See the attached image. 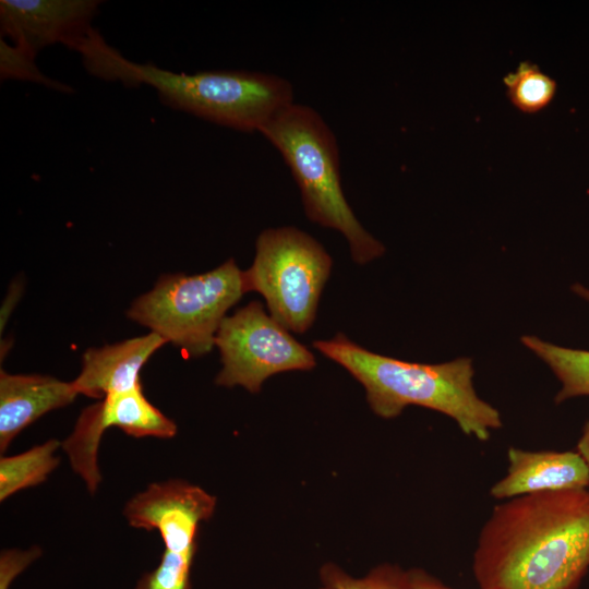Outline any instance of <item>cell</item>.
Returning <instances> with one entry per match:
<instances>
[{
	"instance_id": "603a6c76",
	"label": "cell",
	"mask_w": 589,
	"mask_h": 589,
	"mask_svg": "<svg viewBox=\"0 0 589 589\" xmlns=\"http://www.w3.org/2000/svg\"><path fill=\"white\" fill-rule=\"evenodd\" d=\"M577 453L580 455L589 470V420L586 422L581 437L577 443Z\"/></svg>"
},
{
	"instance_id": "ba28073f",
	"label": "cell",
	"mask_w": 589,
	"mask_h": 589,
	"mask_svg": "<svg viewBox=\"0 0 589 589\" xmlns=\"http://www.w3.org/2000/svg\"><path fill=\"white\" fill-rule=\"evenodd\" d=\"M216 497L202 488L179 479L151 483L132 496L123 516L133 528L156 530L166 550L196 551L201 522L209 519Z\"/></svg>"
},
{
	"instance_id": "7a4b0ae2",
	"label": "cell",
	"mask_w": 589,
	"mask_h": 589,
	"mask_svg": "<svg viewBox=\"0 0 589 589\" xmlns=\"http://www.w3.org/2000/svg\"><path fill=\"white\" fill-rule=\"evenodd\" d=\"M75 51L94 76L127 86L148 85L168 107L238 131L260 133L294 101L291 83L279 75L242 70L188 74L136 63L109 46L97 29Z\"/></svg>"
},
{
	"instance_id": "ac0fdd59",
	"label": "cell",
	"mask_w": 589,
	"mask_h": 589,
	"mask_svg": "<svg viewBox=\"0 0 589 589\" xmlns=\"http://www.w3.org/2000/svg\"><path fill=\"white\" fill-rule=\"evenodd\" d=\"M195 552L165 549L159 564L141 576L135 589H192L191 567Z\"/></svg>"
},
{
	"instance_id": "30bf717a",
	"label": "cell",
	"mask_w": 589,
	"mask_h": 589,
	"mask_svg": "<svg viewBox=\"0 0 589 589\" xmlns=\"http://www.w3.org/2000/svg\"><path fill=\"white\" fill-rule=\"evenodd\" d=\"M507 457L506 476L490 490L494 498L509 500L589 486V470L577 452H532L510 447Z\"/></svg>"
},
{
	"instance_id": "277c9868",
	"label": "cell",
	"mask_w": 589,
	"mask_h": 589,
	"mask_svg": "<svg viewBox=\"0 0 589 589\" xmlns=\"http://www.w3.org/2000/svg\"><path fill=\"white\" fill-rule=\"evenodd\" d=\"M260 133L279 152L297 182L306 217L339 231L352 260L366 264L385 252L348 204L341 187L337 139L312 107L292 103L276 113Z\"/></svg>"
},
{
	"instance_id": "5bb4252c",
	"label": "cell",
	"mask_w": 589,
	"mask_h": 589,
	"mask_svg": "<svg viewBox=\"0 0 589 589\" xmlns=\"http://www.w3.org/2000/svg\"><path fill=\"white\" fill-rule=\"evenodd\" d=\"M58 440L50 438L41 444L12 456L0 458V501L3 502L19 491L45 482L59 466L56 455L61 447Z\"/></svg>"
},
{
	"instance_id": "ffe728a7",
	"label": "cell",
	"mask_w": 589,
	"mask_h": 589,
	"mask_svg": "<svg viewBox=\"0 0 589 589\" xmlns=\"http://www.w3.org/2000/svg\"><path fill=\"white\" fill-rule=\"evenodd\" d=\"M357 589H412L408 570L389 564L373 568L362 578H353Z\"/></svg>"
},
{
	"instance_id": "8fae6325",
	"label": "cell",
	"mask_w": 589,
	"mask_h": 589,
	"mask_svg": "<svg viewBox=\"0 0 589 589\" xmlns=\"http://www.w3.org/2000/svg\"><path fill=\"white\" fill-rule=\"evenodd\" d=\"M167 342L157 334L129 338L82 354V369L71 381L79 395L103 399L141 384L140 372L148 359Z\"/></svg>"
},
{
	"instance_id": "9c48e42d",
	"label": "cell",
	"mask_w": 589,
	"mask_h": 589,
	"mask_svg": "<svg viewBox=\"0 0 589 589\" xmlns=\"http://www.w3.org/2000/svg\"><path fill=\"white\" fill-rule=\"evenodd\" d=\"M97 0H1V33L36 56L61 44L75 50L94 29Z\"/></svg>"
},
{
	"instance_id": "8992f818",
	"label": "cell",
	"mask_w": 589,
	"mask_h": 589,
	"mask_svg": "<svg viewBox=\"0 0 589 589\" xmlns=\"http://www.w3.org/2000/svg\"><path fill=\"white\" fill-rule=\"evenodd\" d=\"M333 260L312 236L286 226L263 230L252 265L242 271L244 292L256 291L269 314L290 332L313 325Z\"/></svg>"
},
{
	"instance_id": "e0dca14e",
	"label": "cell",
	"mask_w": 589,
	"mask_h": 589,
	"mask_svg": "<svg viewBox=\"0 0 589 589\" xmlns=\"http://www.w3.org/2000/svg\"><path fill=\"white\" fill-rule=\"evenodd\" d=\"M33 53L17 45L0 40L1 80H20L39 84L61 93H73V88L62 82L45 75L35 63Z\"/></svg>"
},
{
	"instance_id": "4fadbf2b",
	"label": "cell",
	"mask_w": 589,
	"mask_h": 589,
	"mask_svg": "<svg viewBox=\"0 0 589 589\" xmlns=\"http://www.w3.org/2000/svg\"><path fill=\"white\" fill-rule=\"evenodd\" d=\"M85 411L100 435L112 426L133 437L171 438L177 433L175 421L148 401L142 385L109 394Z\"/></svg>"
},
{
	"instance_id": "d6986e66",
	"label": "cell",
	"mask_w": 589,
	"mask_h": 589,
	"mask_svg": "<svg viewBox=\"0 0 589 589\" xmlns=\"http://www.w3.org/2000/svg\"><path fill=\"white\" fill-rule=\"evenodd\" d=\"M41 555L39 546L7 549L0 554V589H9L13 580Z\"/></svg>"
},
{
	"instance_id": "7402d4cb",
	"label": "cell",
	"mask_w": 589,
	"mask_h": 589,
	"mask_svg": "<svg viewBox=\"0 0 589 589\" xmlns=\"http://www.w3.org/2000/svg\"><path fill=\"white\" fill-rule=\"evenodd\" d=\"M408 575L412 589H452L421 568H412L408 570Z\"/></svg>"
},
{
	"instance_id": "7c38bea8",
	"label": "cell",
	"mask_w": 589,
	"mask_h": 589,
	"mask_svg": "<svg viewBox=\"0 0 589 589\" xmlns=\"http://www.w3.org/2000/svg\"><path fill=\"white\" fill-rule=\"evenodd\" d=\"M79 394L72 382L44 374L0 371V452L44 414L70 405Z\"/></svg>"
},
{
	"instance_id": "5b68a950",
	"label": "cell",
	"mask_w": 589,
	"mask_h": 589,
	"mask_svg": "<svg viewBox=\"0 0 589 589\" xmlns=\"http://www.w3.org/2000/svg\"><path fill=\"white\" fill-rule=\"evenodd\" d=\"M233 259L203 274H170L137 297L127 316L181 349L188 358L211 352L217 330L244 294Z\"/></svg>"
},
{
	"instance_id": "44dd1931",
	"label": "cell",
	"mask_w": 589,
	"mask_h": 589,
	"mask_svg": "<svg viewBox=\"0 0 589 589\" xmlns=\"http://www.w3.org/2000/svg\"><path fill=\"white\" fill-rule=\"evenodd\" d=\"M321 589H357L353 578L334 565H325L321 570Z\"/></svg>"
},
{
	"instance_id": "52a82bcc",
	"label": "cell",
	"mask_w": 589,
	"mask_h": 589,
	"mask_svg": "<svg viewBox=\"0 0 589 589\" xmlns=\"http://www.w3.org/2000/svg\"><path fill=\"white\" fill-rule=\"evenodd\" d=\"M215 347L223 365L215 383L242 386L251 393L260 392L264 381L274 374L308 371L316 364L313 353L267 314L259 301L223 320Z\"/></svg>"
},
{
	"instance_id": "6da1fadb",
	"label": "cell",
	"mask_w": 589,
	"mask_h": 589,
	"mask_svg": "<svg viewBox=\"0 0 589 589\" xmlns=\"http://www.w3.org/2000/svg\"><path fill=\"white\" fill-rule=\"evenodd\" d=\"M588 568V489L527 494L495 506L472 561L480 589H577Z\"/></svg>"
},
{
	"instance_id": "9a60e30c",
	"label": "cell",
	"mask_w": 589,
	"mask_h": 589,
	"mask_svg": "<svg viewBox=\"0 0 589 589\" xmlns=\"http://www.w3.org/2000/svg\"><path fill=\"white\" fill-rule=\"evenodd\" d=\"M521 342L544 361L562 383L556 404L589 396V350L556 346L536 336H522Z\"/></svg>"
},
{
	"instance_id": "3957f363",
	"label": "cell",
	"mask_w": 589,
	"mask_h": 589,
	"mask_svg": "<svg viewBox=\"0 0 589 589\" xmlns=\"http://www.w3.org/2000/svg\"><path fill=\"white\" fill-rule=\"evenodd\" d=\"M313 347L361 383L378 417L392 419L407 406H420L448 416L466 435L480 441L502 426L498 410L476 393L469 358L438 364L408 362L370 351L342 333L315 340Z\"/></svg>"
},
{
	"instance_id": "2e32d148",
	"label": "cell",
	"mask_w": 589,
	"mask_h": 589,
	"mask_svg": "<svg viewBox=\"0 0 589 589\" xmlns=\"http://www.w3.org/2000/svg\"><path fill=\"white\" fill-rule=\"evenodd\" d=\"M506 96L521 112L536 113L553 100L557 84L530 61H522L514 72L503 77Z\"/></svg>"
},
{
	"instance_id": "cb8c5ba5",
	"label": "cell",
	"mask_w": 589,
	"mask_h": 589,
	"mask_svg": "<svg viewBox=\"0 0 589 589\" xmlns=\"http://www.w3.org/2000/svg\"><path fill=\"white\" fill-rule=\"evenodd\" d=\"M572 289H573V291L575 293H577L578 296H580L584 299H586L587 301H589V289L588 288L584 287L580 284H575V285H573Z\"/></svg>"
}]
</instances>
